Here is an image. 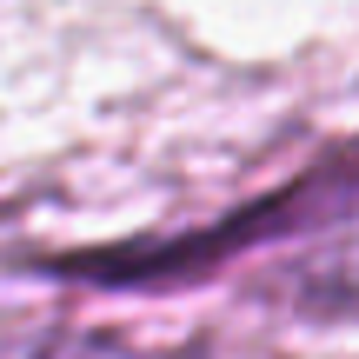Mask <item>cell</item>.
Instances as JSON below:
<instances>
[{"label":"cell","instance_id":"1","mask_svg":"<svg viewBox=\"0 0 359 359\" xmlns=\"http://www.w3.org/2000/svg\"><path fill=\"white\" fill-rule=\"evenodd\" d=\"M286 299L299 313H359V173L306 219V240L286 259Z\"/></svg>","mask_w":359,"mask_h":359},{"label":"cell","instance_id":"2","mask_svg":"<svg viewBox=\"0 0 359 359\" xmlns=\"http://www.w3.org/2000/svg\"><path fill=\"white\" fill-rule=\"evenodd\" d=\"M34 359H206V353L200 346H187V353H140V346H127V339H114V333H60Z\"/></svg>","mask_w":359,"mask_h":359}]
</instances>
